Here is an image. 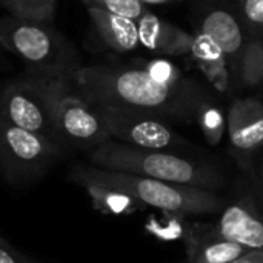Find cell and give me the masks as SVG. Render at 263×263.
Segmentation results:
<instances>
[{"label": "cell", "mask_w": 263, "mask_h": 263, "mask_svg": "<svg viewBox=\"0 0 263 263\" xmlns=\"http://www.w3.org/2000/svg\"><path fill=\"white\" fill-rule=\"evenodd\" d=\"M88 157L91 165L103 170L129 173L216 193L225 186V177L214 166L166 149L139 148L109 139L91 149Z\"/></svg>", "instance_id": "2"}, {"label": "cell", "mask_w": 263, "mask_h": 263, "mask_svg": "<svg viewBox=\"0 0 263 263\" xmlns=\"http://www.w3.org/2000/svg\"><path fill=\"white\" fill-rule=\"evenodd\" d=\"M260 82H263V59H262V65H260Z\"/></svg>", "instance_id": "26"}, {"label": "cell", "mask_w": 263, "mask_h": 263, "mask_svg": "<svg viewBox=\"0 0 263 263\" xmlns=\"http://www.w3.org/2000/svg\"><path fill=\"white\" fill-rule=\"evenodd\" d=\"M97 106L111 139L117 142L148 149H170L185 145V140L160 116L123 106Z\"/></svg>", "instance_id": "7"}, {"label": "cell", "mask_w": 263, "mask_h": 263, "mask_svg": "<svg viewBox=\"0 0 263 263\" xmlns=\"http://www.w3.org/2000/svg\"><path fill=\"white\" fill-rule=\"evenodd\" d=\"M86 8H97L116 15L128 17L133 20L140 18L145 12H148V5L140 0H82Z\"/></svg>", "instance_id": "19"}, {"label": "cell", "mask_w": 263, "mask_h": 263, "mask_svg": "<svg viewBox=\"0 0 263 263\" xmlns=\"http://www.w3.org/2000/svg\"><path fill=\"white\" fill-rule=\"evenodd\" d=\"M0 263H26L25 257L17 253L2 236H0Z\"/></svg>", "instance_id": "22"}, {"label": "cell", "mask_w": 263, "mask_h": 263, "mask_svg": "<svg viewBox=\"0 0 263 263\" xmlns=\"http://www.w3.org/2000/svg\"><path fill=\"white\" fill-rule=\"evenodd\" d=\"M200 32L205 34L225 55L234 85H242L245 60V35L239 18L225 8H211L200 20Z\"/></svg>", "instance_id": "10"}, {"label": "cell", "mask_w": 263, "mask_h": 263, "mask_svg": "<svg viewBox=\"0 0 263 263\" xmlns=\"http://www.w3.org/2000/svg\"><path fill=\"white\" fill-rule=\"evenodd\" d=\"M136 22L139 28V45L145 49L165 55H183L191 52L193 35L177 25L162 20L149 11Z\"/></svg>", "instance_id": "13"}, {"label": "cell", "mask_w": 263, "mask_h": 263, "mask_svg": "<svg viewBox=\"0 0 263 263\" xmlns=\"http://www.w3.org/2000/svg\"><path fill=\"white\" fill-rule=\"evenodd\" d=\"M57 0H0L9 15L23 20L52 22Z\"/></svg>", "instance_id": "17"}, {"label": "cell", "mask_w": 263, "mask_h": 263, "mask_svg": "<svg viewBox=\"0 0 263 263\" xmlns=\"http://www.w3.org/2000/svg\"><path fill=\"white\" fill-rule=\"evenodd\" d=\"M233 263H263V248L260 250H251L247 254H243L242 257H239L237 260Z\"/></svg>", "instance_id": "23"}, {"label": "cell", "mask_w": 263, "mask_h": 263, "mask_svg": "<svg viewBox=\"0 0 263 263\" xmlns=\"http://www.w3.org/2000/svg\"><path fill=\"white\" fill-rule=\"evenodd\" d=\"M157 82L162 83H168V85H176L185 80V77L182 76L180 69L163 59H157V60H151L146 66H143Z\"/></svg>", "instance_id": "20"}, {"label": "cell", "mask_w": 263, "mask_h": 263, "mask_svg": "<svg viewBox=\"0 0 263 263\" xmlns=\"http://www.w3.org/2000/svg\"><path fill=\"white\" fill-rule=\"evenodd\" d=\"M186 263H233L250 250L217 233L214 225H193L185 234Z\"/></svg>", "instance_id": "12"}, {"label": "cell", "mask_w": 263, "mask_h": 263, "mask_svg": "<svg viewBox=\"0 0 263 263\" xmlns=\"http://www.w3.org/2000/svg\"><path fill=\"white\" fill-rule=\"evenodd\" d=\"M254 179H256V188H257V193L263 194V157L259 160V163H257V166H256Z\"/></svg>", "instance_id": "24"}, {"label": "cell", "mask_w": 263, "mask_h": 263, "mask_svg": "<svg viewBox=\"0 0 263 263\" xmlns=\"http://www.w3.org/2000/svg\"><path fill=\"white\" fill-rule=\"evenodd\" d=\"M65 145L0 119V171L9 183L40 179L62 157Z\"/></svg>", "instance_id": "6"}, {"label": "cell", "mask_w": 263, "mask_h": 263, "mask_svg": "<svg viewBox=\"0 0 263 263\" xmlns=\"http://www.w3.org/2000/svg\"><path fill=\"white\" fill-rule=\"evenodd\" d=\"M74 170L91 179L120 188L136 197L143 206H153L162 213L179 217L219 214L227 203L219 193L211 190L103 170L94 165H77Z\"/></svg>", "instance_id": "4"}, {"label": "cell", "mask_w": 263, "mask_h": 263, "mask_svg": "<svg viewBox=\"0 0 263 263\" xmlns=\"http://www.w3.org/2000/svg\"><path fill=\"white\" fill-rule=\"evenodd\" d=\"M227 133L239 159H250L263 146V102L256 97L236 99L227 114Z\"/></svg>", "instance_id": "11"}, {"label": "cell", "mask_w": 263, "mask_h": 263, "mask_svg": "<svg viewBox=\"0 0 263 263\" xmlns=\"http://www.w3.org/2000/svg\"><path fill=\"white\" fill-rule=\"evenodd\" d=\"M69 82L71 79H51L26 72L2 88L0 119L18 128L57 139L54 128L55 105Z\"/></svg>", "instance_id": "5"}, {"label": "cell", "mask_w": 263, "mask_h": 263, "mask_svg": "<svg viewBox=\"0 0 263 263\" xmlns=\"http://www.w3.org/2000/svg\"><path fill=\"white\" fill-rule=\"evenodd\" d=\"M54 128L65 148L91 151L111 139L97 106L83 99L71 82L57 100Z\"/></svg>", "instance_id": "8"}, {"label": "cell", "mask_w": 263, "mask_h": 263, "mask_svg": "<svg viewBox=\"0 0 263 263\" xmlns=\"http://www.w3.org/2000/svg\"><path fill=\"white\" fill-rule=\"evenodd\" d=\"M214 228L225 239L247 250L263 248V194H245L227 202Z\"/></svg>", "instance_id": "9"}, {"label": "cell", "mask_w": 263, "mask_h": 263, "mask_svg": "<svg viewBox=\"0 0 263 263\" xmlns=\"http://www.w3.org/2000/svg\"><path fill=\"white\" fill-rule=\"evenodd\" d=\"M239 6L243 25L254 32H263V0H239Z\"/></svg>", "instance_id": "21"}, {"label": "cell", "mask_w": 263, "mask_h": 263, "mask_svg": "<svg viewBox=\"0 0 263 263\" xmlns=\"http://www.w3.org/2000/svg\"><path fill=\"white\" fill-rule=\"evenodd\" d=\"M0 45L17 55L26 72L51 79H71L82 68L79 51L51 22L0 18Z\"/></svg>", "instance_id": "3"}, {"label": "cell", "mask_w": 263, "mask_h": 263, "mask_svg": "<svg viewBox=\"0 0 263 263\" xmlns=\"http://www.w3.org/2000/svg\"><path fill=\"white\" fill-rule=\"evenodd\" d=\"M71 85L91 105L142 109L166 120H196L199 108L211 100L193 80L168 85L145 68L122 65H83L71 77Z\"/></svg>", "instance_id": "1"}, {"label": "cell", "mask_w": 263, "mask_h": 263, "mask_svg": "<svg viewBox=\"0 0 263 263\" xmlns=\"http://www.w3.org/2000/svg\"><path fill=\"white\" fill-rule=\"evenodd\" d=\"M69 179L88 193L94 210L105 216H131L145 208L136 197L120 188L91 179L74 168L69 171Z\"/></svg>", "instance_id": "14"}, {"label": "cell", "mask_w": 263, "mask_h": 263, "mask_svg": "<svg viewBox=\"0 0 263 263\" xmlns=\"http://www.w3.org/2000/svg\"><path fill=\"white\" fill-rule=\"evenodd\" d=\"M191 54L197 60L199 66L208 77V80L219 88L220 91H227L230 83L233 82V76L228 66V62L222 51L200 31L193 35Z\"/></svg>", "instance_id": "16"}, {"label": "cell", "mask_w": 263, "mask_h": 263, "mask_svg": "<svg viewBox=\"0 0 263 263\" xmlns=\"http://www.w3.org/2000/svg\"><path fill=\"white\" fill-rule=\"evenodd\" d=\"M145 5H170V3H179L185 0H140Z\"/></svg>", "instance_id": "25"}, {"label": "cell", "mask_w": 263, "mask_h": 263, "mask_svg": "<svg viewBox=\"0 0 263 263\" xmlns=\"http://www.w3.org/2000/svg\"><path fill=\"white\" fill-rule=\"evenodd\" d=\"M196 120L199 122L200 131L210 145H219L222 142L227 131V117L223 111L213 103V100L205 102L199 108Z\"/></svg>", "instance_id": "18"}, {"label": "cell", "mask_w": 263, "mask_h": 263, "mask_svg": "<svg viewBox=\"0 0 263 263\" xmlns=\"http://www.w3.org/2000/svg\"><path fill=\"white\" fill-rule=\"evenodd\" d=\"M88 14L100 39L111 49L117 52H129L139 46V28L136 20L97 8H88Z\"/></svg>", "instance_id": "15"}]
</instances>
